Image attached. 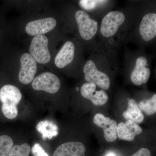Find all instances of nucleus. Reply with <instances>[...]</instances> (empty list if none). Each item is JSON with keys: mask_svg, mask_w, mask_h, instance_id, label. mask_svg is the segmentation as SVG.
Segmentation results:
<instances>
[{"mask_svg": "<svg viewBox=\"0 0 156 156\" xmlns=\"http://www.w3.org/2000/svg\"><path fill=\"white\" fill-rule=\"evenodd\" d=\"M22 98L20 90L15 86L6 85L0 89V101L2 103V111L4 115L13 119L18 114L17 105Z\"/></svg>", "mask_w": 156, "mask_h": 156, "instance_id": "nucleus-1", "label": "nucleus"}, {"mask_svg": "<svg viewBox=\"0 0 156 156\" xmlns=\"http://www.w3.org/2000/svg\"><path fill=\"white\" fill-rule=\"evenodd\" d=\"M48 46V38L44 35L36 36L33 38L29 51L36 62L46 64L50 62L51 56Z\"/></svg>", "mask_w": 156, "mask_h": 156, "instance_id": "nucleus-2", "label": "nucleus"}, {"mask_svg": "<svg viewBox=\"0 0 156 156\" xmlns=\"http://www.w3.org/2000/svg\"><path fill=\"white\" fill-rule=\"evenodd\" d=\"M60 85L59 78L50 72L42 73L37 76L32 83V87L35 90L44 91L50 94L58 92Z\"/></svg>", "mask_w": 156, "mask_h": 156, "instance_id": "nucleus-3", "label": "nucleus"}, {"mask_svg": "<svg viewBox=\"0 0 156 156\" xmlns=\"http://www.w3.org/2000/svg\"><path fill=\"white\" fill-rule=\"evenodd\" d=\"M83 73L88 83L95 84L104 90H108L110 87V80L108 76L98 70L95 62L92 60L87 62L84 67Z\"/></svg>", "mask_w": 156, "mask_h": 156, "instance_id": "nucleus-4", "label": "nucleus"}, {"mask_svg": "<svg viewBox=\"0 0 156 156\" xmlns=\"http://www.w3.org/2000/svg\"><path fill=\"white\" fill-rule=\"evenodd\" d=\"M75 18L82 38L89 41L95 36L98 28L96 20L90 18L89 14L82 10L76 12Z\"/></svg>", "mask_w": 156, "mask_h": 156, "instance_id": "nucleus-5", "label": "nucleus"}, {"mask_svg": "<svg viewBox=\"0 0 156 156\" xmlns=\"http://www.w3.org/2000/svg\"><path fill=\"white\" fill-rule=\"evenodd\" d=\"M126 17L122 12L112 11L109 12L101 21L100 32L105 37L113 36L120 26L125 21Z\"/></svg>", "mask_w": 156, "mask_h": 156, "instance_id": "nucleus-6", "label": "nucleus"}, {"mask_svg": "<svg viewBox=\"0 0 156 156\" xmlns=\"http://www.w3.org/2000/svg\"><path fill=\"white\" fill-rule=\"evenodd\" d=\"M20 62L18 79L20 83L27 85L34 80L37 70V62L30 54L27 53L23 54L20 57Z\"/></svg>", "mask_w": 156, "mask_h": 156, "instance_id": "nucleus-7", "label": "nucleus"}, {"mask_svg": "<svg viewBox=\"0 0 156 156\" xmlns=\"http://www.w3.org/2000/svg\"><path fill=\"white\" fill-rule=\"evenodd\" d=\"M56 20L53 17L37 20L29 22L25 27L27 33L30 36H37L47 33L56 26Z\"/></svg>", "mask_w": 156, "mask_h": 156, "instance_id": "nucleus-8", "label": "nucleus"}, {"mask_svg": "<svg viewBox=\"0 0 156 156\" xmlns=\"http://www.w3.org/2000/svg\"><path fill=\"white\" fill-rule=\"evenodd\" d=\"M93 121L96 126L103 129L105 138L107 141L112 142L116 140L117 125L115 120L98 113L94 116Z\"/></svg>", "mask_w": 156, "mask_h": 156, "instance_id": "nucleus-9", "label": "nucleus"}, {"mask_svg": "<svg viewBox=\"0 0 156 156\" xmlns=\"http://www.w3.org/2000/svg\"><path fill=\"white\" fill-rule=\"evenodd\" d=\"M96 86L92 83H85L81 87V95L85 98L91 101L95 105H103L107 102L108 95L103 90L96 91Z\"/></svg>", "mask_w": 156, "mask_h": 156, "instance_id": "nucleus-10", "label": "nucleus"}, {"mask_svg": "<svg viewBox=\"0 0 156 156\" xmlns=\"http://www.w3.org/2000/svg\"><path fill=\"white\" fill-rule=\"evenodd\" d=\"M147 63V59L144 56H140L136 59L135 67L131 75V81L136 86H140L148 81L151 70L146 66Z\"/></svg>", "mask_w": 156, "mask_h": 156, "instance_id": "nucleus-11", "label": "nucleus"}, {"mask_svg": "<svg viewBox=\"0 0 156 156\" xmlns=\"http://www.w3.org/2000/svg\"><path fill=\"white\" fill-rule=\"evenodd\" d=\"M139 32L146 42L151 41L156 36V14L151 13L143 17L139 27Z\"/></svg>", "mask_w": 156, "mask_h": 156, "instance_id": "nucleus-12", "label": "nucleus"}, {"mask_svg": "<svg viewBox=\"0 0 156 156\" xmlns=\"http://www.w3.org/2000/svg\"><path fill=\"white\" fill-rule=\"evenodd\" d=\"M142 132V128L137 123L131 120H127L126 123L121 122L117 127V133L120 139L132 141L136 135Z\"/></svg>", "mask_w": 156, "mask_h": 156, "instance_id": "nucleus-13", "label": "nucleus"}, {"mask_svg": "<svg viewBox=\"0 0 156 156\" xmlns=\"http://www.w3.org/2000/svg\"><path fill=\"white\" fill-rule=\"evenodd\" d=\"M86 149L83 144L80 142H68L59 146L53 156H85Z\"/></svg>", "mask_w": 156, "mask_h": 156, "instance_id": "nucleus-14", "label": "nucleus"}, {"mask_svg": "<svg viewBox=\"0 0 156 156\" xmlns=\"http://www.w3.org/2000/svg\"><path fill=\"white\" fill-rule=\"evenodd\" d=\"M74 56V44L72 42L68 41L56 55L55 64L58 68H63L72 62Z\"/></svg>", "mask_w": 156, "mask_h": 156, "instance_id": "nucleus-15", "label": "nucleus"}, {"mask_svg": "<svg viewBox=\"0 0 156 156\" xmlns=\"http://www.w3.org/2000/svg\"><path fill=\"white\" fill-rule=\"evenodd\" d=\"M123 116L126 119L131 120L137 124L142 123L144 120V115L134 99L128 100V109L123 113Z\"/></svg>", "mask_w": 156, "mask_h": 156, "instance_id": "nucleus-16", "label": "nucleus"}, {"mask_svg": "<svg viewBox=\"0 0 156 156\" xmlns=\"http://www.w3.org/2000/svg\"><path fill=\"white\" fill-rule=\"evenodd\" d=\"M37 130L42 134L43 139H52L58 134L57 126L51 121L45 120L41 121L36 126Z\"/></svg>", "mask_w": 156, "mask_h": 156, "instance_id": "nucleus-17", "label": "nucleus"}, {"mask_svg": "<svg viewBox=\"0 0 156 156\" xmlns=\"http://www.w3.org/2000/svg\"><path fill=\"white\" fill-rule=\"evenodd\" d=\"M140 109L146 114L151 115L156 112V94L153 95L151 98L141 101L138 104Z\"/></svg>", "mask_w": 156, "mask_h": 156, "instance_id": "nucleus-18", "label": "nucleus"}, {"mask_svg": "<svg viewBox=\"0 0 156 156\" xmlns=\"http://www.w3.org/2000/svg\"><path fill=\"white\" fill-rule=\"evenodd\" d=\"M14 141L10 136H0V156H9Z\"/></svg>", "mask_w": 156, "mask_h": 156, "instance_id": "nucleus-19", "label": "nucleus"}, {"mask_svg": "<svg viewBox=\"0 0 156 156\" xmlns=\"http://www.w3.org/2000/svg\"><path fill=\"white\" fill-rule=\"evenodd\" d=\"M30 151V146L27 144L15 145L11 148L9 156H29Z\"/></svg>", "mask_w": 156, "mask_h": 156, "instance_id": "nucleus-20", "label": "nucleus"}, {"mask_svg": "<svg viewBox=\"0 0 156 156\" xmlns=\"http://www.w3.org/2000/svg\"><path fill=\"white\" fill-rule=\"evenodd\" d=\"M105 2V1H87L82 0L80 1V5L82 8L86 10H91L95 9L98 4Z\"/></svg>", "mask_w": 156, "mask_h": 156, "instance_id": "nucleus-21", "label": "nucleus"}, {"mask_svg": "<svg viewBox=\"0 0 156 156\" xmlns=\"http://www.w3.org/2000/svg\"><path fill=\"white\" fill-rule=\"evenodd\" d=\"M31 151L34 156H49L39 144H35L32 148Z\"/></svg>", "mask_w": 156, "mask_h": 156, "instance_id": "nucleus-22", "label": "nucleus"}, {"mask_svg": "<svg viewBox=\"0 0 156 156\" xmlns=\"http://www.w3.org/2000/svg\"><path fill=\"white\" fill-rule=\"evenodd\" d=\"M131 156H151V152L147 148H142Z\"/></svg>", "mask_w": 156, "mask_h": 156, "instance_id": "nucleus-23", "label": "nucleus"}, {"mask_svg": "<svg viewBox=\"0 0 156 156\" xmlns=\"http://www.w3.org/2000/svg\"><path fill=\"white\" fill-rule=\"evenodd\" d=\"M107 156H115L114 154H109Z\"/></svg>", "mask_w": 156, "mask_h": 156, "instance_id": "nucleus-24", "label": "nucleus"}]
</instances>
